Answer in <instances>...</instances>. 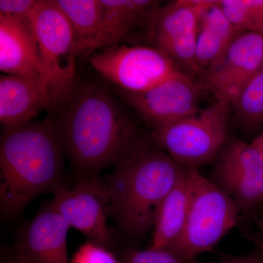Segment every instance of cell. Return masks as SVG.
<instances>
[{
  "mask_svg": "<svg viewBox=\"0 0 263 263\" xmlns=\"http://www.w3.org/2000/svg\"><path fill=\"white\" fill-rule=\"evenodd\" d=\"M30 22L41 62L53 78L60 100L75 83L77 56L70 21L56 0H39Z\"/></svg>",
  "mask_w": 263,
  "mask_h": 263,
  "instance_id": "8",
  "label": "cell"
},
{
  "mask_svg": "<svg viewBox=\"0 0 263 263\" xmlns=\"http://www.w3.org/2000/svg\"><path fill=\"white\" fill-rule=\"evenodd\" d=\"M119 91L123 100L153 132L198 111L204 90L198 79L179 70L167 80L144 92Z\"/></svg>",
  "mask_w": 263,
  "mask_h": 263,
  "instance_id": "11",
  "label": "cell"
},
{
  "mask_svg": "<svg viewBox=\"0 0 263 263\" xmlns=\"http://www.w3.org/2000/svg\"><path fill=\"white\" fill-rule=\"evenodd\" d=\"M39 0H1L0 14L30 18Z\"/></svg>",
  "mask_w": 263,
  "mask_h": 263,
  "instance_id": "24",
  "label": "cell"
},
{
  "mask_svg": "<svg viewBox=\"0 0 263 263\" xmlns=\"http://www.w3.org/2000/svg\"><path fill=\"white\" fill-rule=\"evenodd\" d=\"M70 263H122L113 251L96 245L85 242L72 256Z\"/></svg>",
  "mask_w": 263,
  "mask_h": 263,
  "instance_id": "23",
  "label": "cell"
},
{
  "mask_svg": "<svg viewBox=\"0 0 263 263\" xmlns=\"http://www.w3.org/2000/svg\"><path fill=\"white\" fill-rule=\"evenodd\" d=\"M257 243H259V245H260L261 248H262L263 251V240H258V242Z\"/></svg>",
  "mask_w": 263,
  "mask_h": 263,
  "instance_id": "28",
  "label": "cell"
},
{
  "mask_svg": "<svg viewBox=\"0 0 263 263\" xmlns=\"http://www.w3.org/2000/svg\"><path fill=\"white\" fill-rule=\"evenodd\" d=\"M261 34H262L263 35V28H262V32H261Z\"/></svg>",
  "mask_w": 263,
  "mask_h": 263,
  "instance_id": "29",
  "label": "cell"
},
{
  "mask_svg": "<svg viewBox=\"0 0 263 263\" xmlns=\"http://www.w3.org/2000/svg\"><path fill=\"white\" fill-rule=\"evenodd\" d=\"M227 18L242 32H262L263 0H218Z\"/></svg>",
  "mask_w": 263,
  "mask_h": 263,
  "instance_id": "21",
  "label": "cell"
},
{
  "mask_svg": "<svg viewBox=\"0 0 263 263\" xmlns=\"http://www.w3.org/2000/svg\"><path fill=\"white\" fill-rule=\"evenodd\" d=\"M122 263H190L169 249H126L123 252Z\"/></svg>",
  "mask_w": 263,
  "mask_h": 263,
  "instance_id": "22",
  "label": "cell"
},
{
  "mask_svg": "<svg viewBox=\"0 0 263 263\" xmlns=\"http://www.w3.org/2000/svg\"><path fill=\"white\" fill-rule=\"evenodd\" d=\"M53 195L48 203L70 228L79 230L89 241L114 252L115 239L108 224L110 195L103 177L78 179L73 188L64 185Z\"/></svg>",
  "mask_w": 263,
  "mask_h": 263,
  "instance_id": "7",
  "label": "cell"
},
{
  "mask_svg": "<svg viewBox=\"0 0 263 263\" xmlns=\"http://www.w3.org/2000/svg\"><path fill=\"white\" fill-rule=\"evenodd\" d=\"M186 169L190 194L187 218L179 238L166 249L191 262L212 250L234 228L240 213L233 200L198 168Z\"/></svg>",
  "mask_w": 263,
  "mask_h": 263,
  "instance_id": "4",
  "label": "cell"
},
{
  "mask_svg": "<svg viewBox=\"0 0 263 263\" xmlns=\"http://www.w3.org/2000/svg\"><path fill=\"white\" fill-rule=\"evenodd\" d=\"M105 17L107 46L117 45L133 27L146 22L161 5L154 0H100Z\"/></svg>",
  "mask_w": 263,
  "mask_h": 263,
  "instance_id": "19",
  "label": "cell"
},
{
  "mask_svg": "<svg viewBox=\"0 0 263 263\" xmlns=\"http://www.w3.org/2000/svg\"><path fill=\"white\" fill-rule=\"evenodd\" d=\"M70 228L48 202L20 228L14 245L1 263H70Z\"/></svg>",
  "mask_w": 263,
  "mask_h": 263,
  "instance_id": "13",
  "label": "cell"
},
{
  "mask_svg": "<svg viewBox=\"0 0 263 263\" xmlns=\"http://www.w3.org/2000/svg\"><path fill=\"white\" fill-rule=\"evenodd\" d=\"M247 257L248 263H263V259L260 256L251 255Z\"/></svg>",
  "mask_w": 263,
  "mask_h": 263,
  "instance_id": "26",
  "label": "cell"
},
{
  "mask_svg": "<svg viewBox=\"0 0 263 263\" xmlns=\"http://www.w3.org/2000/svg\"><path fill=\"white\" fill-rule=\"evenodd\" d=\"M52 117L64 153L78 179L127 167L150 146L152 136L106 87L74 83Z\"/></svg>",
  "mask_w": 263,
  "mask_h": 263,
  "instance_id": "1",
  "label": "cell"
},
{
  "mask_svg": "<svg viewBox=\"0 0 263 263\" xmlns=\"http://www.w3.org/2000/svg\"><path fill=\"white\" fill-rule=\"evenodd\" d=\"M262 63V34L243 32L198 81L204 91L212 93L216 102L231 108Z\"/></svg>",
  "mask_w": 263,
  "mask_h": 263,
  "instance_id": "12",
  "label": "cell"
},
{
  "mask_svg": "<svg viewBox=\"0 0 263 263\" xmlns=\"http://www.w3.org/2000/svg\"><path fill=\"white\" fill-rule=\"evenodd\" d=\"M235 117L245 129L254 130L263 124V63L239 98L231 106Z\"/></svg>",
  "mask_w": 263,
  "mask_h": 263,
  "instance_id": "20",
  "label": "cell"
},
{
  "mask_svg": "<svg viewBox=\"0 0 263 263\" xmlns=\"http://www.w3.org/2000/svg\"><path fill=\"white\" fill-rule=\"evenodd\" d=\"M187 169L162 202L157 213L150 248H169L182 233L190 207Z\"/></svg>",
  "mask_w": 263,
  "mask_h": 263,
  "instance_id": "18",
  "label": "cell"
},
{
  "mask_svg": "<svg viewBox=\"0 0 263 263\" xmlns=\"http://www.w3.org/2000/svg\"><path fill=\"white\" fill-rule=\"evenodd\" d=\"M203 0H176L160 5L146 22L147 39L176 66L195 77L199 17Z\"/></svg>",
  "mask_w": 263,
  "mask_h": 263,
  "instance_id": "9",
  "label": "cell"
},
{
  "mask_svg": "<svg viewBox=\"0 0 263 263\" xmlns=\"http://www.w3.org/2000/svg\"><path fill=\"white\" fill-rule=\"evenodd\" d=\"M184 171L164 151L150 146L127 167L103 176L110 217L126 238L141 240L153 230L162 202Z\"/></svg>",
  "mask_w": 263,
  "mask_h": 263,
  "instance_id": "3",
  "label": "cell"
},
{
  "mask_svg": "<svg viewBox=\"0 0 263 263\" xmlns=\"http://www.w3.org/2000/svg\"><path fill=\"white\" fill-rule=\"evenodd\" d=\"M212 179L233 200L240 213L263 205V152L253 143L234 138L216 158Z\"/></svg>",
  "mask_w": 263,
  "mask_h": 263,
  "instance_id": "10",
  "label": "cell"
},
{
  "mask_svg": "<svg viewBox=\"0 0 263 263\" xmlns=\"http://www.w3.org/2000/svg\"><path fill=\"white\" fill-rule=\"evenodd\" d=\"M65 153L51 116L3 126L0 137V209L13 217L43 194L65 183Z\"/></svg>",
  "mask_w": 263,
  "mask_h": 263,
  "instance_id": "2",
  "label": "cell"
},
{
  "mask_svg": "<svg viewBox=\"0 0 263 263\" xmlns=\"http://www.w3.org/2000/svg\"><path fill=\"white\" fill-rule=\"evenodd\" d=\"M0 70L5 75L46 76L57 90L40 58L30 18L0 14Z\"/></svg>",
  "mask_w": 263,
  "mask_h": 263,
  "instance_id": "15",
  "label": "cell"
},
{
  "mask_svg": "<svg viewBox=\"0 0 263 263\" xmlns=\"http://www.w3.org/2000/svg\"><path fill=\"white\" fill-rule=\"evenodd\" d=\"M59 98L55 85L41 75L0 76V122L3 126L30 122L43 110H52Z\"/></svg>",
  "mask_w": 263,
  "mask_h": 263,
  "instance_id": "14",
  "label": "cell"
},
{
  "mask_svg": "<svg viewBox=\"0 0 263 263\" xmlns=\"http://www.w3.org/2000/svg\"><path fill=\"white\" fill-rule=\"evenodd\" d=\"M219 263H248L247 262V257H243V258L233 259L230 260L223 261V262Z\"/></svg>",
  "mask_w": 263,
  "mask_h": 263,
  "instance_id": "27",
  "label": "cell"
},
{
  "mask_svg": "<svg viewBox=\"0 0 263 263\" xmlns=\"http://www.w3.org/2000/svg\"><path fill=\"white\" fill-rule=\"evenodd\" d=\"M242 33L227 18L218 0H203L197 31L196 76L215 64Z\"/></svg>",
  "mask_w": 263,
  "mask_h": 263,
  "instance_id": "16",
  "label": "cell"
},
{
  "mask_svg": "<svg viewBox=\"0 0 263 263\" xmlns=\"http://www.w3.org/2000/svg\"><path fill=\"white\" fill-rule=\"evenodd\" d=\"M89 62L102 77L130 93L153 89L181 70L164 52L153 46L123 45L95 53Z\"/></svg>",
  "mask_w": 263,
  "mask_h": 263,
  "instance_id": "6",
  "label": "cell"
},
{
  "mask_svg": "<svg viewBox=\"0 0 263 263\" xmlns=\"http://www.w3.org/2000/svg\"><path fill=\"white\" fill-rule=\"evenodd\" d=\"M68 18L76 56L107 46L105 17L100 0H56Z\"/></svg>",
  "mask_w": 263,
  "mask_h": 263,
  "instance_id": "17",
  "label": "cell"
},
{
  "mask_svg": "<svg viewBox=\"0 0 263 263\" xmlns=\"http://www.w3.org/2000/svg\"><path fill=\"white\" fill-rule=\"evenodd\" d=\"M252 143L263 152V133L254 140Z\"/></svg>",
  "mask_w": 263,
  "mask_h": 263,
  "instance_id": "25",
  "label": "cell"
},
{
  "mask_svg": "<svg viewBox=\"0 0 263 263\" xmlns=\"http://www.w3.org/2000/svg\"><path fill=\"white\" fill-rule=\"evenodd\" d=\"M230 106L215 101L179 122L151 133L152 141L185 168L209 163L226 146Z\"/></svg>",
  "mask_w": 263,
  "mask_h": 263,
  "instance_id": "5",
  "label": "cell"
}]
</instances>
